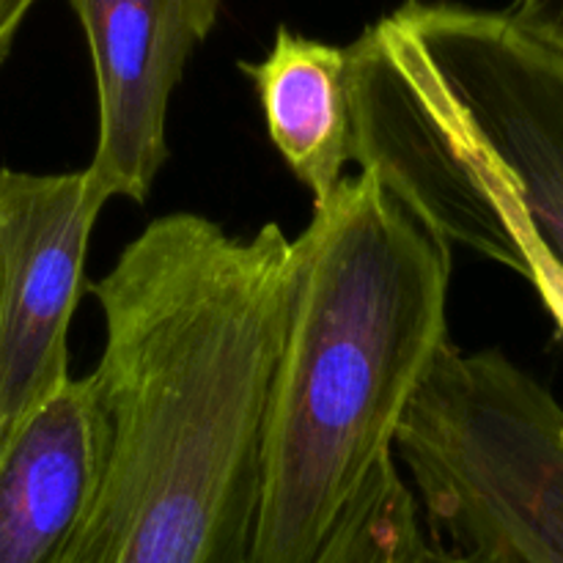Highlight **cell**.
I'll list each match as a JSON object with an SVG mask.
<instances>
[{
	"instance_id": "cell-8",
	"label": "cell",
	"mask_w": 563,
	"mask_h": 563,
	"mask_svg": "<svg viewBox=\"0 0 563 563\" xmlns=\"http://www.w3.org/2000/svg\"><path fill=\"white\" fill-rule=\"evenodd\" d=\"M267 132L291 174L324 201L352 163V93L346 49L280 25L264 60H242Z\"/></svg>"
},
{
	"instance_id": "cell-7",
	"label": "cell",
	"mask_w": 563,
	"mask_h": 563,
	"mask_svg": "<svg viewBox=\"0 0 563 563\" xmlns=\"http://www.w3.org/2000/svg\"><path fill=\"white\" fill-rule=\"evenodd\" d=\"M97 377L66 379L0 451V563H58L108 454Z\"/></svg>"
},
{
	"instance_id": "cell-12",
	"label": "cell",
	"mask_w": 563,
	"mask_h": 563,
	"mask_svg": "<svg viewBox=\"0 0 563 563\" xmlns=\"http://www.w3.org/2000/svg\"><path fill=\"white\" fill-rule=\"evenodd\" d=\"M401 563H493L484 555L465 553V550H445L443 544H429L427 539H418L410 550H407Z\"/></svg>"
},
{
	"instance_id": "cell-3",
	"label": "cell",
	"mask_w": 563,
	"mask_h": 563,
	"mask_svg": "<svg viewBox=\"0 0 563 563\" xmlns=\"http://www.w3.org/2000/svg\"><path fill=\"white\" fill-rule=\"evenodd\" d=\"M344 49L352 163L449 245L517 223L563 267V58L449 0H407Z\"/></svg>"
},
{
	"instance_id": "cell-4",
	"label": "cell",
	"mask_w": 563,
	"mask_h": 563,
	"mask_svg": "<svg viewBox=\"0 0 563 563\" xmlns=\"http://www.w3.org/2000/svg\"><path fill=\"white\" fill-rule=\"evenodd\" d=\"M394 451L429 522L493 563H563V405L498 350H440Z\"/></svg>"
},
{
	"instance_id": "cell-5",
	"label": "cell",
	"mask_w": 563,
	"mask_h": 563,
	"mask_svg": "<svg viewBox=\"0 0 563 563\" xmlns=\"http://www.w3.org/2000/svg\"><path fill=\"white\" fill-rule=\"evenodd\" d=\"M104 203L86 170H0V451L69 379L66 335Z\"/></svg>"
},
{
	"instance_id": "cell-1",
	"label": "cell",
	"mask_w": 563,
	"mask_h": 563,
	"mask_svg": "<svg viewBox=\"0 0 563 563\" xmlns=\"http://www.w3.org/2000/svg\"><path fill=\"white\" fill-rule=\"evenodd\" d=\"M295 245L165 214L91 286L110 421L91 506L58 563H247Z\"/></svg>"
},
{
	"instance_id": "cell-2",
	"label": "cell",
	"mask_w": 563,
	"mask_h": 563,
	"mask_svg": "<svg viewBox=\"0 0 563 563\" xmlns=\"http://www.w3.org/2000/svg\"><path fill=\"white\" fill-rule=\"evenodd\" d=\"M295 245L247 563H313L449 344L451 245L377 174L344 176Z\"/></svg>"
},
{
	"instance_id": "cell-10",
	"label": "cell",
	"mask_w": 563,
	"mask_h": 563,
	"mask_svg": "<svg viewBox=\"0 0 563 563\" xmlns=\"http://www.w3.org/2000/svg\"><path fill=\"white\" fill-rule=\"evenodd\" d=\"M506 16L526 36L563 58V0H515Z\"/></svg>"
},
{
	"instance_id": "cell-13",
	"label": "cell",
	"mask_w": 563,
	"mask_h": 563,
	"mask_svg": "<svg viewBox=\"0 0 563 563\" xmlns=\"http://www.w3.org/2000/svg\"><path fill=\"white\" fill-rule=\"evenodd\" d=\"M401 561H405V559H401Z\"/></svg>"
},
{
	"instance_id": "cell-6",
	"label": "cell",
	"mask_w": 563,
	"mask_h": 563,
	"mask_svg": "<svg viewBox=\"0 0 563 563\" xmlns=\"http://www.w3.org/2000/svg\"><path fill=\"white\" fill-rule=\"evenodd\" d=\"M91 49L97 152L86 168L104 198L143 203L168 159V104L220 0H69Z\"/></svg>"
},
{
	"instance_id": "cell-9",
	"label": "cell",
	"mask_w": 563,
	"mask_h": 563,
	"mask_svg": "<svg viewBox=\"0 0 563 563\" xmlns=\"http://www.w3.org/2000/svg\"><path fill=\"white\" fill-rule=\"evenodd\" d=\"M421 537L416 498L388 454L368 471L313 563H401Z\"/></svg>"
},
{
	"instance_id": "cell-11",
	"label": "cell",
	"mask_w": 563,
	"mask_h": 563,
	"mask_svg": "<svg viewBox=\"0 0 563 563\" xmlns=\"http://www.w3.org/2000/svg\"><path fill=\"white\" fill-rule=\"evenodd\" d=\"M36 0H0V66L9 58L14 38L20 33L22 22L31 14Z\"/></svg>"
}]
</instances>
